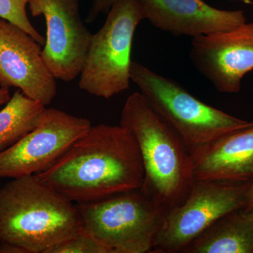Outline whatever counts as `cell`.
I'll list each match as a JSON object with an SVG mask.
<instances>
[{"mask_svg":"<svg viewBox=\"0 0 253 253\" xmlns=\"http://www.w3.org/2000/svg\"><path fill=\"white\" fill-rule=\"evenodd\" d=\"M29 0H0V18L16 25L26 32L41 45H44V37L41 36L28 18L26 6Z\"/></svg>","mask_w":253,"mask_h":253,"instance_id":"16","label":"cell"},{"mask_svg":"<svg viewBox=\"0 0 253 253\" xmlns=\"http://www.w3.org/2000/svg\"><path fill=\"white\" fill-rule=\"evenodd\" d=\"M144 19L138 0H119L113 5L102 27L92 35L80 89L105 99L129 89L133 39Z\"/></svg>","mask_w":253,"mask_h":253,"instance_id":"6","label":"cell"},{"mask_svg":"<svg viewBox=\"0 0 253 253\" xmlns=\"http://www.w3.org/2000/svg\"><path fill=\"white\" fill-rule=\"evenodd\" d=\"M91 126L86 118L45 108L38 126L31 132L0 152V179L44 172Z\"/></svg>","mask_w":253,"mask_h":253,"instance_id":"8","label":"cell"},{"mask_svg":"<svg viewBox=\"0 0 253 253\" xmlns=\"http://www.w3.org/2000/svg\"><path fill=\"white\" fill-rule=\"evenodd\" d=\"M47 253H109L106 247L91 234L82 230Z\"/></svg>","mask_w":253,"mask_h":253,"instance_id":"17","label":"cell"},{"mask_svg":"<svg viewBox=\"0 0 253 253\" xmlns=\"http://www.w3.org/2000/svg\"><path fill=\"white\" fill-rule=\"evenodd\" d=\"M144 19L174 36H207L247 22L242 10L217 9L204 0H138Z\"/></svg>","mask_w":253,"mask_h":253,"instance_id":"12","label":"cell"},{"mask_svg":"<svg viewBox=\"0 0 253 253\" xmlns=\"http://www.w3.org/2000/svg\"><path fill=\"white\" fill-rule=\"evenodd\" d=\"M34 17L43 16L46 39L42 59L56 79L74 81L81 75L92 35L82 20L80 0H29Z\"/></svg>","mask_w":253,"mask_h":253,"instance_id":"9","label":"cell"},{"mask_svg":"<svg viewBox=\"0 0 253 253\" xmlns=\"http://www.w3.org/2000/svg\"><path fill=\"white\" fill-rule=\"evenodd\" d=\"M253 181H194L185 201L166 212L151 253H182L218 219L247 207Z\"/></svg>","mask_w":253,"mask_h":253,"instance_id":"7","label":"cell"},{"mask_svg":"<svg viewBox=\"0 0 253 253\" xmlns=\"http://www.w3.org/2000/svg\"><path fill=\"white\" fill-rule=\"evenodd\" d=\"M239 1H243L246 4L251 5L253 6V0H239Z\"/></svg>","mask_w":253,"mask_h":253,"instance_id":"22","label":"cell"},{"mask_svg":"<svg viewBox=\"0 0 253 253\" xmlns=\"http://www.w3.org/2000/svg\"><path fill=\"white\" fill-rule=\"evenodd\" d=\"M118 1L119 0H94L86 16V22H92L99 15L106 14V13L108 14L113 5Z\"/></svg>","mask_w":253,"mask_h":253,"instance_id":"18","label":"cell"},{"mask_svg":"<svg viewBox=\"0 0 253 253\" xmlns=\"http://www.w3.org/2000/svg\"><path fill=\"white\" fill-rule=\"evenodd\" d=\"M193 65L219 92L236 94L253 71V23L191 40Z\"/></svg>","mask_w":253,"mask_h":253,"instance_id":"10","label":"cell"},{"mask_svg":"<svg viewBox=\"0 0 253 253\" xmlns=\"http://www.w3.org/2000/svg\"><path fill=\"white\" fill-rule=\"evenodd\" d=\"M189 154L194 181H253V119Z\"/></svg>","mask_w":253,"mask_h":253,"instance_id":"13","label":"cell"},{"mask_svg":"<svg viewBox=\"0 0 253 253\" xmlns=\"http://www.w3.org/2000/svg\"><path fill=\"white\" fill-rule=\"evenodd\" d=\"M0 253H27L26 250L23 249L18 245L0 241Z\"/></svg>","mask_w":253,"mask_h":253,"instance_id":"19","label":"cell"},{"mask_svg":"<svg viewBox=\"0 0 253 253\" xmlns=\"http://www.w3.org/2000/svg\"><path fill=\"white\" fill-rule=\"evenodd\" d=\"M0 186H1V183H0Z\"/></svg>","mask_w":253,"mask_h":253,"instance_id":"23","label":"cell"},{"mask_svg":"<svg viewBox=\"0 0 253 253\" xmlns=\"http://www.w3.org/2000/svg\"><path fill=\"white\" fill-rule=\"evenodd\" d=\"M11 97L9 89L0 87V106L6 104Z\"/></svg>","mask_w":253,"mask_h":253,"instance_id":"20","label":"cell"},{"mask_svg":"<svg viewBox=\"0 0 253 253\" xmlns=\"http://www.w3.org/2000/svg\"><path fill=\"white\" fill-rule=\"evenodd\" d=\"M121 126L135 137L144 169L140 191L166 211L185 201L194 184L189 150L140 92L131 94Z\"/></svg>","mask_w":253,"mask_h":253,"instance_id":"3","label":"cell"},{"mask_svg":"<svg viewBox=\"0 0 253 253\" xmlns=\"http://www.w3.org/2000/svg\"><path fill=\"white\" fill-rule=\"evenodd\" d=\"M42 50L26 32L0 18V87L17 88L46 106L57 94V84Z\"/></svg>","mask_w":253,"mask_h":253,"instance_id":"11","label":"cell"},{"mask_svg":"<svg viewBox=\"0 0 253 253\" xmlns=\"http://www.w3.org/2000/svg\"><path fill=\"white\" fill-rule=\"evenodd\" d=\"M182 253H253V208H241L221 217Z\"/></svg>","mask_w":253,"mask_h":253,"instance_id":"14","label":"cell"},{"mask_svg":"<svg viewBox=\"0 0 253 253\" xmlns=\"http://www.w3.org/2000/svg\"><path fill=\"white\" fill-rule=\"evenodd\" d=\"M247 208H253V181L248 194Z\"/></svg>","mask_w":253,"mask_h":253,"instance_id":"21","label":"cell"},{"mask_svg":"<svg viewBox=\"0 0 253 253\" xmlns=\"http://www.w3.org/2000/svg\"><path fill=\"white\" fill-rule=\"evenodd\" d=\"M77 204L139 190L144 169L135 137L122 126H91L61 158L36 174Z\"/></svg>","mask_w":253,"mask_h":253,"instance_id":"1","label":"cell"},{"mask_svg":"<svg viewBox=\"0 0 253 253\" xmlns=\"http://www.w3.org/2000/svg\"><path fill=\"white\" fill-rule=\"evenodd\" d=\"M76 205L83 230L109 253H151L167 212L140 190Z\"/></svg>","mask_w":253,"mask_h":253,"instance_id":"5","label":"cell"},{"mask_svg":"<svg viewBox=\"0 0 253 253\" xmlns=\"http://www.w3.org/2000/svg\"><path fill=\"white\" fill-rule=\"evenodd\" d=\"M46 106L18 89L0 111V152L31 132Z\"/></svg>","mask_w":253,"mask_h":253,"instance_id":"15","label":"cell"},{"mask_svg":"<svg viewBox=\"0 0 253 253\" xmlns=\"http://www.w3.org/2000/svg\"><path fill=\"white\" fill-rule=\"evenodd\" d=\"M130 77L151 107L179 134L189 151L249 123L206 104L179 83L141 63L131 62Z\"/></svg>","mask_w":253,"mask_h":253,"instance_id":"4","label":"cell"},{"mask_svg":"<svg viewBox=\"0 0 253 253\" xmlns=\"http://www.w3.org/2000/svg\"><path fill=\"white\" fill-rule=\"evenodd\" d=\"M83 230L77 205L36 175L0 186V241L47 253Z\"/></svg>","mask_w":253,"mask_h":253,"instance_id":"2","label":"cell"}]
</instances>
